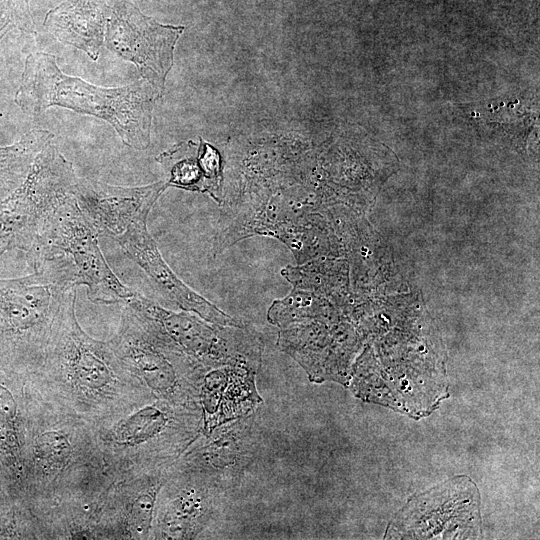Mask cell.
Segmentation results:
<instances>
[{
  "mask_svg": "<svg viewBox=\"0 0 540 540\" xmlns=\"http://www.w3.org/2000/svg\"><path fill=\"white\" fill-rule=\"evenodd\" d=\"M77 180L57 145L46 144L24 181L0 204V255L13 248L28 251L51 213L75 193Z\"/></svg>",
  "mask_w": 540,
  "mask_h": 540,
  "instance_id": "3957f363",
  "label": "cell"
},
{
  "mask_svg": "<svg viewBox=\"0 0 540 540\" xmlns=\"http://www.w3.org/2000/svg\"><path fill=\"white\" fill-rule=\"evenodd\" d=\"M168 186L166 181L125 187L78 179L75 197L96 234L113 240L132 223L148 218L153 205Z\"/></svg>",
  "mask_w": 540,
  "mask_h": 540,
  "instance_id": "30bf717a",
  "label": "cell"
},
{
  "mask_svg": "<svg viewBox=\"0 0 540 540\" xmlns=\"http://www.w3.org/2000/svg\"><path fill=\"white\" fill-rule=\"evenodd\" d=\"M52 138L50 131L35 129L16 143L0 147V193L7 195L24 181L35 158Z\"/></svg>",
  "mask_w": 540,
  "mask_h": 540,
  "instance_id": "2e32d148",
  "label": "cell"
},
{
  "mask_svg": "<svg viewBox=\"0 0 540 540\" xmlns=\"http://www.w3.org/2000/svg\"><path fill=\"white\" fill-rule=\"evenodd\" d=\"M15 405L10 393L0 386V438L12 439Z\"/></svg>",
  "mask_w": 540,
  "mask_h": 540,
  "instance_id": "44dd1931",
  "label": "cell"
},
{
  "mask_svg": "<svg viewBox=\"0 0 540 540\" xmlns=\"http://www.w3.org/2000/svg\"><path fill=\"white\" fill-rule=\"evenodd\" d=\"M418 495L395 517L398 538H471L479 535L477 487L462 477Z\"/></svg>",
  "mask_w": 540,
  "mask_h": 540,
  "instance_id": "8992f818",
  "label": "cell"
},
{
  "mask_svg": "<svg viewBox=\"0 0 540 540\" xmlns=\"http://www.w3.org/2000/svg\"><path fill=\"white\" fill-rule=\"evenodd\" d=\"M75 288L47 268L23 278L0 280V331L28 340L39 337L55 323Z\"/></svg>",
  "mask_w": 540,
  "mask_h": 540,
  "instance_id": "ba28073f",
  "label": "cell"
},
{
  "mask_svg": "<svg viewBox=\"0 0 540 540\" xmlns=\"http://www.w3.org/2000/svg\"><path fill=\"white\" fill-rule=\"evenodd\" d=\"M186 456L193 478L226 493L238 486L258 449L255 413L200 433Z\"/></svg>",
  "mask_w": 540,
  "mask_h": 540,
  "instance_id": "52a82bcc",
  "label": "cell"
},
{
  "mask_svg": "<svg viewBox=\"0 0 540 540\" xmlns=\"http://www.w3.org/2000/svg\"><path fill=\"white\" fill-rule=\"evenodd\" d=\"M340 334L323 323L309 320L280 329L277 345L297 361L313 382L348 384V366L334 352Z\"/></svg>",
  "mask_w": 540,
  "mask_h": 540,
  "instance_id": "7c38bea8",
  "label": "cell"
},
{
  "mask_svg": "<svg viewBox=\"0 0 540 540\" xmlns=\"http://www.w3.org/2000/svg\"><path fill=\"white\" fill-rule=\"evenodd\" d=\"M258 370L248 364H228L206 371L200 388L202 433L255 413L262 403L256 387Z\"/></svg>",
  "mask_w": 540,
  "mask_h": 540,
  "instance_id": "8fae6325",
  "label": "cell"
},
{
  "mask_svg": "<svg viewBox=\"0 0 540 540\" xmlns=\"http://www.w3.org/2000/svg\"><path fill=\"white\" fill-rule=\"evenodd\" d=\"M183 31L184 27L163 25L122 0L111 8L105 40L110 50L132 62L142 79L161 95Z\"/></svg>",
  "mask_w": 540,
  "mask_h": 540,
  "instance_id": "5b68a950",
  "label": "cell"
},
{
  "mask_svg": "<svg viewBox=\"0 0 540 540\" xmlns=\"http://www.w3.org/2000/svg\"><path fill=\"white\" fill-rule=\"evenodd\" d=\"M13 13L8 0L0 3V40L9 29L12 22Z\"/></svg>",
  "mask_w": 540,
  "mask_h": 540,
  "instance_id": "7402d4cb",
  "label": "cell"
},
{
  "mask_svg": "<svg viewBox=\"0 0 540 540\" xmlns=\"http://www.w3.org/2000/svg\"><path fill=\"white\" fill-rule=\"evenodd\" d=\"M71 454L67 438L56 431L43 433L37 441L36 455L46 472L60 470Z\"/></svg>",
  "mask_w": 540,
  "mask_h": 540,
  "instance_id": "ffe728a7",
  "label": "cell"
},
{
  "mask_svg": "<svg viewBox=\"0 0 540 540\" xmlns=\"http://www.w3.org/2000/svg\"><path fill=\"white\" fill-rule=\"evenodd\" d=\"M325 316L327 313L322 310L314 293L296 286L284 298L274 300L267 312L268 322L280 329Z\"/></svg>",
  "mask_w": 540,
  "mask_h": 540,
  "instance_id": "ac0fdd59",
  "label": "cell"
},
{
  "mask_svg": "<svg viewBox=\"0 0 540 540\" xmlns=\"http://www.w3.org/2000/svg\"><path fill=\"white\" fill-rule=\"evenodd\" d=\"M156 160L163 166L169 186L207 193L222 203V159L210 144L202 140L182 142L161 153Z\"/></svg>",
  "mask_w": 540,
  "mask_h": 540,
  "instance_id": "4fadbf2b",
  "label": "cell"
},
{
  "mask_svg": "<svg viewBox=\"0 0 540 540\" xmlns=\"http://www.w3.org/2000/svg\"><path fill=\"white\" fill-rule=\"evenodd\" d=\"M161 488L159 479L148 485L134 500L129 514V528L135 538H146L152 525L156 498Z\"/></svg>",
  "mask_w": 540,
  "mask_h": 540,
  "instance_id": "d6986e66",
  "label": "cell"
},
{
  "mask_svg": "<svg viewBox=\"0 0 540 540\" xmlns=\"http://www.w3.org/2000/svg\"><path fill=\"white\" fill-rule=\"evenodd\" d=\"M97 234L78 206L75 193L48 217L27 256L34 270L48 267L76 287L87 288L95 303H128L137 292L125 286L106 262Z\"/></svg>",
  "mask_w": 540,
  "mask_h": 540,
  "instance_id": "7a4b0ae2",
  "label": "cell"
},
{
  "mask_svg": "<svg viewBox=\"0 0 540 540\" xmlns=\"http://www.w3.org/2000/svg\"><path fill=\"white\" fill-rule=\"evenodd\" d=\"M174 413L165 404L147 406L126 419L116 432L118 442L140 445L156 440L174 424Z\"/></svg>",
  "mask_w": 540,
  "mask_h": 540,
  "instance_id": "e0dca14e",
  "label": "cell"
},
{
  "mask_svg": "<svg viewBox=\"0 0 540 540\" xmlns=\"http://www.w3.org/2000/svg\"><path fill=\"white\" fill-rule=\"evenodd\" d=\"M159 93L146 80L104 88L64 74L54 55H28L15 101L27 114L59 106L108 122L122 141L135 149L150 144L152 112Z\"/></svg>",
  "mask_w": 540,
  "mask_h": 540,
  "instance_id": "6da1fadb",
  "label": "cell"
},
{
  "mask_svg": "<svg viewBox=\"0 0 540 540\" xmlns=\"http://www.w3.org/2000/svg\"><path fill=\"white\" fill-rule=\"evenodd\" d=\"M149 277L158 292L184 311L221 326L247 327L248 323L233 317L186 285L163 259L147 229V219L138 220L113 239Z\"/></svg>",
  "mask_w": 540,
  "mask_h": 540,
  "instance_id": "9c48e42d",
  "label": "cell"
},
{
  "mask_svg": "<svg viewBox=\"0 0 540 540\" xmlns=\"http://www.w3.org/2000/svg\"><path fill=\"white\" fill-rule=\"evenodd\" d=\"M106 0H67L51 9L44 26L59 41L99 57L108 19Z\"/></svg>",
  "mask_w": 540,
  "mask_h": 540,
  "instance_id": "5bb4252c",
  "label": "cell"
},
{
  "mask_svg": "<svg viewBox=\"0 0 540 540\" xmlns=\"http://www.w3.org/2000/svg\"><path fill=\"white\" fill-rule=\"evenodd\" d=\"M145 316L171 343L207 369L228 364L260 368L264 343L249 326L210 323L192 312H174L137 293L128 303Z\"/></svg>",
  "mask_w": 540,
  "mask_h": 540,
  "instance_id": "277c9868",
  "label": "cell"
},
{
  "mask_svg": "<svg viewBox=\"0 0 540 540\" xmlns=\"http://www.w3.org/2000/svg\"><path fill=\"white\" fill-rule=\"evenodd\" d=\"M224 493L192 478L166 505L159 520L161 538L187 539L199 535L213 521Z\"/></svg>",
  "mask_w": 540,
  "mask_h": 540,
  "instance_id": "9a60e30c",
  "label": "cell"
}]
</instances>
